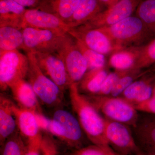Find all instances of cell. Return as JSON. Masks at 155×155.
Returning a JSON list of instances; mask_svg holds the SVG:
<instances>
[{"label":"cell","instance_id":"6da1fadb","mask_svg":"<svg viewBox=\"0 0 155 155\" xmlns=\"http://www.w3.org/2000/svg\"><path fill=\"white\" fill-rule=\"evenodd\" d=\"M69 89L72 110L87 137L93 144L109 145L105 135L104 118L80 93L78 83H72Z\"/></svg>","mask_w":155,"mask_h":155},{"label":"cell","instance_id":"7a4b0ae2","mask_svg":"<svg viewBox=\"0 0 155 155\" xmlns=\"http://www.w3.org/2000/svg\"><path fill=\"white\" fill-rule=\"evenodd\" d=\"M107 35L117 49L140 47L155 37V35L137 16H131L116 24L99 28Z\"/></svg>","mask_w":155,"mask_h":155},{"label":"cell","instance_id":"3957f363","mask_svg":"<svg viewBox=\"0 0 155 155\" xmlns=\"http://www.w3.org/2000/svg\"><path fill=\"white\" fill-rule=\"evenodd\" d=\"M42 129L75 150L84 147V132L77 117L69 111L61 109L57 110L51 119L47 118Z\"/></svg>","mask_w":155,"mask_h":155},{"label":"cell","instance_id":"277c9868","mask_svg":"<svg viewBox=\"0 0 155 155\" xmlns=\"http://www.w3.org/2000/svg\"><path fill=\"white\" fill-rule=\"evenodd\" d=\"M29 66L26 79L32 87L38 100L48 107L61 106L64 91L42 72L37 63L34 54L26 52Z\"/></svg>","mask_w":155,"mask_h":155},{"label":"cell","instance_id":"5b68a950","mask_svg":"<svg viewBox=\"0 0 155 155\" xmlns=\"http://www.w3.org/2000/svg\"><path fill=\"white\" fill-rule=\"evenodd\" d=\"M89 101L104 118L134 126L138 119V111L120 97L85 95Z\"/></svg>","mask_w":155,"mask_h":155},{"label":"cell","instance_id":"8992f818","mask_svg":"<svg viewBox=\"0 0 155 155\" xmlns=\"http://www.w3.org/2000/svg\"><path fill=\"white\" fill-rule=\"evenodd\" d=\"M29 62L27 55L18 50L0 51V88L5 91L17 81L25 79Z\"/></svg>","mask_w":155,"mask_h":155},{"label":"cell","instance_id":"52a82bcc","mask_svg":"<svg viewBox=\"0 0 155 155\" xmlns=\"http://www.w3.org/2000/svg\"><path fill=\"white\" fill-rule=\"evenodd\" d=\"M56 53L64 62L71 84L79 82L87 72L88 65L75 38L69 33L65 34Z\"/></svg>","mask_w":155,"mask_h":155},{"label":"cell","instance_id":"ba28073f","mask_svg":"<svg viewBox=\"0 0 155 155\" xmlns=\"http://www.w3.org/2000/svg\"><path fill=\"white\" fill-rule=\"evenodd\" d=\"M104 119L106 139L109 145L116 153L119 155L143 154L136 143L130 126L121 122Z\"/></svg>","mask_w":155,"mask_h":155},{"label":"cell","instance_id":"9c48e42d","mask_svg":"<svg viewBox=\"0 0 155 155\" xmlns=\"http://www.w3.org/2000/svg\"><path fill=\"white\" fill-rule=\"evenodd\" d=\"M142 1L119 0L95 17L75 28L82 29H94L114 25L132 16Z\"/></svg>","mask_w":155,"mask_h":155},{"label":"cell","instance_id":"30bf717a","mask_svg":"<svg viewBox=\"0 0 155 155\" xmlns=\"http://www.w3.org/2000/svg\"><path fill=\"white\" fill-rule=\"evenodd\" d=\"M22 31L26 52L56 53L63 35L67 33L29 27Z\"/></svg>","mask_w":155,"mask_h":155},{"label":"cell","instance_id":"8fae6325","mask_svg":"<svg viewBox=\"0 0 155 155\" xmlns=\"http://www.w3.org/2000/svg\"><path fill=\"white\" fill-rule=\"evenodd\" d=\"M42 72L64 91L71 85L66 66L57 53H33Z\"/></svg>","mask_w":155,"mask_h":155},{"label":"cell","instance_id":"7c38bea8","mask_svg":"<svg viewBox=\"0 0 155 155\" xmlns=\"http://www.w3.org/2000/svg\"><path fill=\"white\" fill-rule=\"evenodd\" d=\"M141 113L131 127L134 137L143 154L155 155V115Z\"/></svg>","mask_w":155,"mask_h":155},{"label":"cell","instance_id":"4fadbf2b","mask_svg":"<svg viewBox=\"0 0 155 155\" xmlns=\"http://www.w3.org/2000/svg\"><path fill=\"white\" fill-rule=\"evenodd\" d=\"M67 33L82 42L87 47L104 55L118 51L110 39L99 28H70Z\"/></svg>","mask_w":155,"mask_h":155},{"label":"cell","instance_id":"5bb4252c","mask_svg":"<svg viewBox=\"0 0 155 155\" xmlns=\"http://www.w3.org/2000/svg\"><path fill=\"white\" fill-rule=\"evenodd\" d=\"M28 27L64 33H67L69 29L64 20L54 14L37 9H27L25 11L22 22V29Z\"/></svg>","mask_w":155,"mask_h":155},{"label":"cell","instance_id":"9a60e30c","mask_svg":"<svg viewBox=\"0 0 155 155\" xmlns=\"http://www.w3.org/2000/svg\"><path fill=\"white\" fill-rule=\"evenodd\" d=\"M155 84V73L147 72L134 81L119 97L133 106L149 99Z\"/></svg>","mask_w":155,"mask_h":155},{"label":"cell","instance_id":"2e32d148","mask_svg":"<svg viewBox=\"0 0 155 155\" xmlns=\"http://www.w3.org/2000/svg\"><path fill=\"white\" fill-rule=\"evenodd\" d=\"M13 109L18 131L22 137L26 139L28 143L41 142L43 137L35 114L19 107L14 103Z\"/></svg>","mask_w":155,"mask_h":155},{"label":"cell","instance_id":"e0dca14e","mask_svg":"<svg viewBox=\"0 0 155 155\" xmlns=\"http://www.w3.org/2000/svg\"><path fill=\"white\" fill-rule=\"evenodd\" d=\"M10 89L19 107L31 111L35 114H43L38 98L32 87L25 79L17 81Z\"/></svg>","mask_w":155,"mask_h":155},{"label":"cell","instance_id":"ac0fdd59","mask_svg":"<svg viewBox=\"0 0 155 155\" xmlns=\"http://www.w3.org/2000/svg\"><path fill=\"white\" fill-rule=\"evenodd\" d=\"M14 103L5 96L0 97V142L6 140L18 131L17 121L13 111Z\"/></svg>","mask_w":155,"mask_h":155},{"label":"cell","instance_id":"d6986e66","mask_svg":"<svg viewBox=\"0 0 155 155\" xmlns=\"http://www.w3.org/2000/svg\"><path fill=\"white\" fill-rule=\"evenodd\" d=\"M107 8L100 0H81L74 14L66 23L69 29L75 28L82 25Z\"/></svg>","mask_w":155,"mask_h":155},{"label":"cell","instance_id":"ffe728a7","mask_svg":"<svg viewBox=\"0 0 155 155\" xmlns=\"http://www.w3.org/2000/svg\"><path fill=\"white\" fill-rule=\"evenodd\" d=\"M26 10L14 0H0V27L11 26L22 30Z\"/></svg>","mask_w":155,"mask_h":155},{"label":"cell","instance_id":"44dd1931","mask_svg":"<svg viewBox=\"0 0 155 155\" xmlns=\"http://www.w3.org/2000/svg\"><path fill=\"white\" fill-rule=\"evenodd\" d=\"M81 0H40L37 8L55 15L65 22L74 14Z\"/></svg>","mask_w":155,"mask_h":155},{"label":"cell","instance_id":"7402d4cb","mask_svg":"<svg viewBox=\"0 0 155 155\" xmlns=\"http://www.w3.org/2000/svg\"><path fill=\"white\" fill-rule=\"evenodd\" d=\"M109 73L106 67L88 70L78 83V91L83 94H97Z\"/></svg>","mask_w":155,"mask_h":155},{"label":"cell","instance_id":"603a6c76","mask_svg":"<svg viewBox=\"0 0 155 155\" xmlns=\"http://www.w3.org/2000/svg\"><path fill=\"white\" fill-rule=\"evenodd\" d=\"M141 48V47L125 48L114 52L109 60V65L117 71L134 69Z\"/></svg>","mask_w":155,"mask_h":155},{"label":"cell","instance_id":"cb8c5ba5","mask_svg":"<svg viewBox=\"0 0 155 155\" xmlns=\"http://www.w3.org/2000/svg\"><path fill=\"white\" fill-rule=\"evenodd\" d=\"M25 51L22 30L11 26L0 27V51Z\"/></svg>","mask_w":155,"mask_h":155},{"label":"cell","instance_id":"d4e9b609","mask_svg":"<svg viewBox=\"0 0 155 155\" xmlns=\"http://www.w3.org/2000/svg\"><path fill=\"white\" fill-rule=\"evenodd\" d=\"M136 16L155 35V0H142L136 10Z\"/></svg>","mask_w":155,"mask_h":155},{"label":"cell","instance_id":"484cf974","mask_svg":"<svg viewBox=\"0 0 155 155\" xmlns=\"http://www.w3.org/2000/svg\"><path fill=\"white\" fill-rule=\"evenodd\" d=\"M76 45L86 59L88 65V70L106 67L104 55L90 48L82 42L75 38Z\"/></svg>","mask_w":155,"mask_h":155},{"label":"cell","instance_id":"4316f807","mask_svg":"<svg viewBox=\"0 0 155 155\" xmlns=\"http://www.w3.org/2000/svg\"><path fill=\"white\" fill-rule=\"evenodd\" d=\"M148 70L144 69H132L119 78L112 90L110 96L119 97L134 81L144 75Z\"/></svg>","mask_w":155,"mask_h":155},{"label":"cell","instance_id":"83f0119b","mask_svg":"<svg viewBox=\"0 0 155 155\" xmlns=\"http://www.w3.org/2000/svg\"><path fill=\"white\" fill-rule=\"evenodd\" d=\"M2 146L1 155H25L26 149L19 131L8 138Z\"/></svg>","mask_w":155,"mask_h":155},{"label":"cell","instance_id":"f1b7e54d","mask_svg":"<svg viewBox=\"0 0 155 155\" xmlns=\"http://www.w3.org/2000/svg\"><path fill=\"white\" fill-rule=\"evenodd\" d=\"M155 64V37L141 47L134 69H144Z\"/></svg>","mask_w":155,"mask_h":155},{"label":"cell","instance_id":"f546056e","mask_svg":"<svg viewBox=\"0 0 155 155\" xmlns=\"http://www.w3.org/2000/svg\"><path fill=\"white\" fill-rule=\"evenodd\" d=\"M71 155H119L109 145L93 144L75 150Z\"/></svg>","mask_w":155,"mask_h":155},{"label":"cell","instance_id":"4dcf8cb0","mask_svg":"<svg viewBox=\"0 0 155 155\" xmlns=\"http://www.w3.org/2000/svg\"><path fill=\"white\" fill-rule=\"evenodd\" d=\"M129 70H115V72H109L103 82L100 91L96 95L110 96L112 90L119 78L126 74Z\"/></svg>","mask_w":155,"mask_h":155},{"label":"cell","instance_id":"1f68e13d","mask_svg":"<svg viewBox=\"0 0 155 155\" xmlns=\"http://www.w3.org/2000/svg\"><path fill=\"white\" fill-rule=\"evenodd\" d=\"M134 107L138 111L155 115V99L152 97L144 102L137 104Z\"/></svg>","mask_w":155,"mask_h":155},{"label":"cell","instance_id":"d6a6232c","mask_svg":"<svg viewBox=\"0 0 155 155\" xmlns=\"http://www.w3.org/2000/svg\"><path fill=\"white\" fill-rule=\"evenodd\" d=\"M41 150L43 153V155H55V150L54 145L47 137H43L41 145Z\"/></svg>","mask_w":155,"mask_h":155},{"label":"cell","instance_id":"836d02e7","mask_svg":"<svg viewBox=\"0 0 155 155\" xmlns=\"http://www.w3.org/2000/svg\"><path fill=\"white\" fill-rule=\"evenodd\" d=\"M41 142L28 143L25 155H40V151L41 150Z\"/></svg>","mask_w":155,"mask_h":155},{"label":"cell","instance_id":"e575fe53","mask_svg":"<svg viewBox=\"0 0 155 155\" xmlns=\"http://www.w3.org/2000/svg\"><path fill=\"white\" fill-rule=\"evenodd\" d=\"M14 1L23 7H25V8H29V9L37 8L40 2V0H14Z\"/></svg>","mask_w":155,"mask_h":155},{"label":"cell","instance_id":"d590c367","mask_svg":"<svg viewBox=\"0 0 155 155\" xmlns=\"http://www.w3.org/2000/svg\"><path fill=\"white\" fill-rule=\"evenodd\" d=\"M107 8L111 7L116 4L119 0H100Z\"/></svg>","mask_w":155,"mask_h":155},{"label":"cell","instance_id":"8d00e7d4","mask_svg":"<svg viewBox=\"0 0 155 155\" xmlns=\"http://www.w3.org/2000/svg\"><path fill=\"white\" fill-rule=\"evenodd\" d=\"M152 97L155 99V84L154 86L153 89L152 96Z\"/></svg>","mask_w":155,"mask_h":155},{"label":"cell","instance_id":"74e56055","mask_svg":"<svg viewBox=\"0 0 155 155\" xmlns=\"http://www.w3.org/2000/svg\"><path fill=\"white\" fill-rule=\"evenodd\" d=\"M145 155L143 154H140V155Z\"/></svg>","mask_w":155,"mask_h":155}]
</instances>
